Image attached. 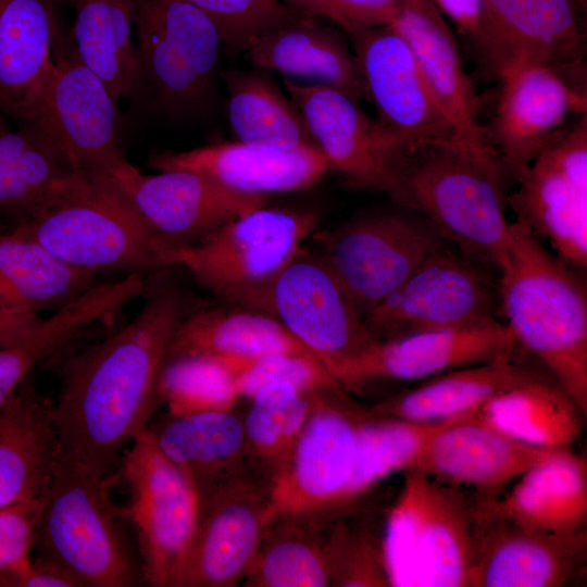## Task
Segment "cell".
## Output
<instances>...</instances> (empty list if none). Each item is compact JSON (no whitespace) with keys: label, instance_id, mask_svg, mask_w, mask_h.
<instances>
[{"label":"cell","instance_id":"1","mask_svg":"<svg viewBox=\"0 0 587 587\" xmlns=\"http://www.w3.org/2000/svg\"><path fill=\"white\" fill-rule=\"evenodd\" d=\"M171 270L148 280L136 317L63 367L52 410L60 449L99 478H112L126 449L147 428L172 337L190 313Z\"/></svg>","mask_w":587,"mask_h":587},{"label":"cell","instance_id":"2","mask_svg":"<svg viewBox=\"0 0 587 587\" xmlns=\"http://www.w3.org/2000/svg\"><path fill=\"white\" fill-rule=\"evenodd\" d=\"M503 171L489 148L465 139L407 143L385 192L424 217L466 257L498 274L510 237Z\"/></svg>","mask_w":587,"mask_h":587},{"label":"cell","instance_id":"3","mask_svg":"<svg viewBox=\"0 0 587 587\" xmlns=\"http://www.w3.org/2000/svg\"><path fill=\"white\" fill-rule=\"evenodd\" d=\"M499 311L517 346L534 354L587 414V292L575 268L528 227L510 223L498 274Z\"/></svg>","mask_w":587,"mask_h":587},{"label":"cell","instance_id":"4","mask_svg":"<svg viewBox=\"0 0 587 587\" xmlns=\"http://www.w3.org/2000/svg\"><path fill=\"white\" fill-rule=\"evenodd\" d=\"M59 448L39 500V557L63 570L76 587H130L143 583L111 501L109 483Z\"/></svg>","mask_w":587,"mask_h":587},{"label":"cell","instance_id":"5","mask_svg":"<svg viewBox=\"0 0 587 587\" xmlns=\"http://www.w3.org/2000/svg\"><path fill=\"white\" fill-rule=\"evenodd\" d=\"M477 511L462 488L410 469L383 525L389 587H471Z\"/></svg>","mask_w":587,"mask_h":587},{"label":"cell","instance_id":"6","mask_svg":"<svg viewBox=\"0 0 587 587\" xmlns=\"http://www.w3.org/2000/svg\"><path fill=\"white\" fill-rule=\"evenodd\" d=\"M316 227L314 212L263 205L172 251L168 265L184 267L228 305L270 314L275 282Z\"/></svg>","mask_w":587,"mask_h":587},{"label":"cell","instance_id":"7","mask_svg":"<svg viewBox=\"0 0 587 587\" xmlns=\"http://www.w3.org/2000/svg\"><path fill=\"white\" fill-rule=\"evenodd\" d=\"M10 233L95 274H146L168 267L163 246L128 197L105 177L88 178Z\"/></svg>","mask_w":587,"mask_h":587},{"label":"cell","instance_id":"8","mask_svg":"<svg viewBox=\"0 0 587 587\" xmlns=\"http://www.w3.org/2000/svg\"><path fill=\"white\" fill-rule=\"evenodd\" d=\"M136 76L132 98L172 117L202 111L223 47L213 21L186 0H135Z\"/></svg>","mask_w":587,"mask_h":587},{"label":"cell","instance_id":"9","mask_svg":"<svg viewBox=\"0 0 587 587\" xmlns=\"http://www.w3.org/2000/svg\"><path fill=\"white\" fill-rule=\"evenodd\" d=\"M314 238L363 320L447 242L424 217L400 207L355 216Z\"/></svg>","mask_w":587,"mask_h":587},{"label":"cell","instance_id":"10","mask_svg":"<svg viewBox=\"0 0 587 587\" xmlns=\"http://www.w3.org/2000/svg\"><path fill=\"white\" fill-rule=\"evenodd\" d=\"M53 55L54 68L32 124L73 170L109 178L127 162L117 100L78 58L71 34L62 30Z\"/></svg>","mask_w":587,"mask_h":587},{"label":"cell","instance_id":"11","mask_svg":"<svg viewBox=\"0 0 587 587\" xmlns=\"http://www.w3.org/2000/svg\"><path fill=\"white\" fill-rule=\"evenodd\" d=\"M130 503L143 583L173 587L188 553L199 515V496L161 451L148 429L139 433L121 460Z\"/></svg>","mask_w":587,"mask_h":587},{"label":"cell","instance_id":"12","mask_svg":"<svg viewBox=\"0 0 587 587\" xmlns=\"http://www.w3.org/2000/svg\"><path fill=\"white\" fill-rule=\"evenodd\" d=\"M497 310V274L446 242L364 322L380 340L472 325L496 317Z\"/></svg>","mask_w":587,"mask_h":587},{"label":"cell","instance_id":"13","mask_svg":"<svg viewBox=\"0 0 587 587\" xmlns=\"http://www.w3.org/2000/svg\"><path fill=\"white\" fill-rule=\"evenodd\" d=\"M516 221L574 268L587 266V112L573 118L515 179Z\"/></svg>","mask_w":587,"mask_h":587},{"label":"cell","instance_id":"14","mask_svg":"<svg viewBox=\"0 0 587 587\" xmlns=\"http://www.w3.org/2000/svg\"><path fill=\"white\" fill-rule=\"evenodd\" d=\"M475 50L497 79L526 65L586 77L587 0H484Z\"/></svg>","mask_w":587,"mask_h":587},{"label":"cell","instance_id":"15","mask_svg":"<svg viewBox=\"0 0 587 587\" xmlns=\"http://www.w3.org/2000/svg\"><path fill=\"white\" fill-rule=\"evenodd\" d=\"M199 503L195 534L173 587H235L248 575L274 520L270 484L249 470Z\"/></svg>","mask_w":587,"mask_h":587},{"label":"cell","instance_id":"16","mask_svg":"<svg viewBox=\"0 0 587 587\" xmlns=\"http://www.w3.org/2000/svg\"><path fill=\"white\" fill-rule=\"evenodd\" d=\"M485 138L515 179L576 116L587 112L586 77L526 65L499 79Z\"/></svg>","mask_w":587,"mask_h":587},{"label":"cell","instance_id":"17","mask_svg":"<svg viewBox=\"0 0 587 587\" xmlns=\"http://www.w3.org/2000/svg\"><path fill=\"white\" fill-rule=\"evenodd\" d=\"M344 389L313 394V410L284 472L270 486L273 517H334L349 478L360 412Z\"/></svg>","mask_w":587,"mask_h":587},{"label":"cell","instance_id":"18","mask_svg":"<svg viewBox=\"0 0 587 587\" xmlns=\"http://www.w3.org/2000/svg\"><path fill=\"white\" fill-rule=\"evenodd\" d=\"M268 313L327 371L375 340L328 263L304 248L275 282Z\"/></svg>","mask_w":587,"mask_h":587},{"label":"cell","instance_id":"19","mask_svg":"<svg viewBox=\"0 0 587 587\" xmlns=\"http://www.w3.org/2000/svg\"><path fill=\"white\" fill-rule=\"evenodd\" d=\"M347 37L358 61L365 98L373 103L383 126L405 143L465 139L392 25Z\"/></svg>","mask_w":587,"mask_h":587},{"label":"cell","instance_id":"20","mask_svg":"<svg viewBox=\"0 0 587 587\" xmlns=\"http://www.w3.org/2000/svg\"><path fill=\"white\" fill-rule=\"evenodd\" d=\"M132 201L168 255L224 223L265 205V197L242 193L188 170L146 175L128 161L109 177ZM170 267V265H168Z\"/></svg>","mask_w":587,"mask_h":587},{"label":"cell","instance_id":"21","mask_svg":"<svg viewBox=\"0 0 587 587\" xmlns=\"http://www.w3.org/2000/svg\"><path fill=\"white\" fill-rule=\"evenodd\" d=\"M516 347L507 325L492 317L462 327L373 340L328 372L344 389L378 379L422 380L513 355Z\"/></svg>","mask_w":587,"mask_h":587},{"label":"cell","instance_id":"22","mask_svg":"<svg viewBox=\"0 0 587 587\" xmlns=\"http://www.w3.org/2000/svg\"><path fill=\"white\" fill-rule=\"evenodd\" d=\"M284 86L330 170L354 189L385 191L407 143L335 88L288 78Z\"/></svg>","mask_w":587,"mask_h":587},{"label":"cell","instance_id":"23","mask_svg":"<svg viewBox=\"0 0 587 587\" xmlns=\"http://www.w3.org/2000/svg\"><path fill=\"white\" fill-rule=\"evenodd\" d=\"M549 452L505 436L474 413L448 421L425 442L412 469L471 488L475 502L485 504Z\"/></svg>","mask_w":587,"mask_h":587},{"label":"cell","instance_id":"24","mask_svg":"<svg viewBox=\"0 0 587 587\" xmlns=\"http://www.w3.org/2000/svg\"><path fill=\"white\" fill-rule=\"evenodd\" d=\"M471 587H561L585 566L587 530H528L477 510Z\"/></svg>","mask_w":587,"mask_h":587},{"label":"cell","instance_id":"25","mask_svg":"<svg viewBox=\"0 0 587 587\" xmlns=\"http://www.w3.org/2000/svg\"><path fill=\"white\" fill-rule=\"evenodd\" d=\"M149 166L159 172L193 171L233 190L263 197L310 188L330 171L317 146L283 147L239 140L154 152Z\"/></svg>","mask_w":587,"mask_h":587},{"label":"cell","instance_id":"26","mask_svg":"<svg viewBox=\"0 0 587 587\" xmlns=\"http://www.w3.org/2000/svg\"><path fill=\"white\" fill-rule=\"evenodd\" d=\"M62 0H0V112L34 123L54 68Z\"/></svg>","mask_w":587,"mask_h":587},{"label":"cell","instance_id":"27","mask_svg":"<svg viewBox=\"0 0 587 587\" xmlns=\"http://www.w3.org/2000/svg\"><path fill=\"white\" fill-rule=\"evenodd\" d=\"M476 507L528 530L570 535L586 529V460L569 449L552 450L503 496Z\"/></svg>","mask_w":587,"mask_h":587},{"label":"cell","instance_id":"28","mask_svg":"<svg viewBox=\"0 0 587 587\" xmlns=\"http://www.w3.org/2000/svg\"><path fill=\"white\" fill-rule=\"evenodd\" d=\"M33 124L13 129L0 112V232L10 233L84 184Z\"/></svg>","mask_w":587,"mask_h":587},{"label":"cell","instance_id":"29","mask_svg":"<svg viewBox=\"0 0 587 587\" xmlns=\"http://www.w3.org/2000/svg\"><path fill=\"white\" fill-rule=\"evenodd\" d=\"M243 54L255 68L328 86L354 100L365 98L358 61L347 35L313 17L302 15L263 33Z\"/></svg>","mask_w":587,"mask_h":587},{"label":"cell","instance_id":"30","mask_svg":"<svg viewBox=\"0 0 587 587\" xmlns=\"http://www.w3.org/2000/svg\"><path fill=\"white\" fill-rule=\"evenodd\" d=\"M391 25L409 45L462 136L474 145L490 149L479 123V97L444 15L430 0H400L398 17Z\"/></svg>","mask_w":587,"mask_h":587},{"label":"cell","instance_id":"31","mask_svg":"<svg viewBox=\"0 0 587 587\" xmlns=\"http://www.w3.org/2000/svg\"><path fill=\"white\" fill-rule=\"evenodd\" d=\"M147 429L191 483L199 500L250 470L243 423L232 411L167 414L149 422Z\"/></svg>","mask_w":587,"mask_h":587},{"label":"cell","instance_id":"32","mask_svg":"<svg viewBox=\"0 0 587 587\" xmlns=\"http://www.w3.org/2000/svg\"><path fill=\"white\" fill-rule=\"evenodd\" d=\"M53 401L29 377L0 412V509L37 499L59 452Z\"/></svg>","mask_w":587,"mask_h":587},{"label":"cell","instance_id":"33","mask_svg":"<svg viewBox=\"0 0 587 587\" xmlns=\"http://www.w3.org/2000/svg\"><path fill=\"white\" fill-rule=\"evenodd\" d=\"M540 376L503 355L425 379L377 404L371 413L412 422H441L476 413L489 399Z\"/></svg>","mask_w":587,"mask_h":587},{"label":"cell","instance_id":"34","mask_svg":"<svg viewBox=\"0 0 587 587\" xmlns=\"http://www.w3.org/2000/svg\"><path fill=\"white\" fill-rule=\"evenodd\" d=\"M138 296L129 277L95 285L39 323L17 344L0 348V412L15 398L33 369L68 344L84 327L121 311Z\"/></svg>","mask_w":587,"mask_h":587},{"label":"cell","instance_id":"35","mask_svg":"<svg viewBox=\"0 0 587 587\" xmlns=\"http://www.w3.org/2000/svg\"><path fill=\"white\" fill-rule=\"evenodd\" d=\"M313 355L274 316L228 305L190 312L176 328L166 358L253 359L271 353Z\"/></svg>","mask_w":587,"mask_h":587},{"label":"cell","instance_id":"36","mask_svg":"<svg viewBox=\"0 0 587 587\" xmlns=\"http://www.w3.org/2000/svg\"><path fill=\"white\" fill-rule=\"evenodd\" d=\"M95 273L72 266L39 243L0 232V307L59 310L96 285Z\"/></svg>","mask_w":587,"mask_h":587},{"label":"cell","instance_id":"37","mask_svg":"<svg viewBox=\"0 0 587 587\" xmlns=\"http://www.w3.org/2000/svg\"><path fill=\"white\" fill-rule=\"evenodd\" d=\"M476 415L505 436L542 450H561L582 433L583 413L557 384L542 377L489 399Z\"/></svg>","mask_w":587,"mask_h":587},{"label":"cell","instance_id":"38","mask_svg":"<svg viewBox=\"0 0 587 587\" xmlns=\"http://www.w3.org/2000/svg\"><path fill=\"white\" fill-rule=\"evenodd\" d=\"M328 521L322 515L275 517L242 586H330Z\"/></svg>","mask_w":587,"mask_h":587},{"label":"cell","instance_id":"39","mask_svg":"<svg viewBox=\"0 0 587 587\" xmlns=\"http://www.w3.org/2000/svg\"><path fill=\"white\" fill-rule=\"evenodd\" d=\"M75 24L71 37L82 62L115 100L132 98L136 76L133 41L135 0H71Z\"/></svg>","mask_w":587,"mask_h":587},{"label":"cell","instance_id":"40","mask_svg":"<svg viewBox=\"0 0 587 587\" xmlns=\"http://www.w3.org/2000/svg\"><path fill=\"white\" fill-rule=\"evenodd\" d=\"M228 91V121L237 140L295 147L316 146L307 123L270 72L228 70L223 73Z\"/></svg>","mask_w":587,"mask_h":587},{"label":"cell","instance_id":"41","mask_svg":"<svg viewBox=\"0 0 587 587\" xmlns=\"http://www.w3.org/2000/svg\"><path fill=\"white\" fill-rule=\"evenodd\" d=\"M373 415L359 417L354 459L335 515L357 509L358 502L387 476L412 469L425 442L450 421L412 422Z\"/></svg>","mask_w":587,"mask_h":587},{"label":"cell","instance_id":"42","mask_svg":"<svg viewBox=\"0 0 587 587\" xmlns=\"http://www.w3.org/2000/svg\"><path fill=\"white\" fill-rule=\"evenodd\" d=\"M250 400L242 421L248 464L271 486L289 463L313 410V394L273 384Z\"/></svg>","mask_w":587,"mask_h":587},{"label":"cell","instance_id":"43","mask_svg":"<svg viewBox=\"0 0 587 587\" xmlns=\"http://www.w3.org/2000/svg\"><path fill=\"white\" fill-rule=\"evenodd\" d=\"M168 414L232 411L239 398L235 376L224 360L208 355L166 358L157 382Z\"/></svg>","mask_w":587,"mask_h":587},{"label":"cell","instance_id":"44","mask_svg":"<svg viewBox=\"0 0 587 587\" xmlns=\"http://www.w3.org/2000/svg\"><path fill=\"white\" fill-rule=\"evenodd\" d=\"M383 525L357 509L330 517L327 548L333 587H389Z\"/></svg>","mask_w":587,"mask_h":587},{"label":"cell","instance_id":"45","mask_svg":"<svg viewBox=\"0 0 587 587\" xmlns=\"http://www.w3.org/2000/svg\"><path fill=\"white\" fill-rule=\"evenodd\" d=\"M222 360L235 376L238 396L248 399L273 384H290L307 394L344 389L317 359L304 354L279 352Z\"/></svg>","mask_w":587,"mask_h":587},{"label":"cell","instance_id":"46","mask_svg":"<svg viewBox=\"0 0 587 587\" xmlns=\"http://www.w3.org/2000/svg\"><path fill=\"white\" fill-rule=\"evenodd\" d=\"M216 25L230 54L245 53L263 33L301 17L280 0H186Z\"/></svg>","mask_w":587,"mask_h":587},{"label":"cell","instance_id":"47","mask_svg":"<svg viewBox=\"0 0 587 587\" xmlns=\"http://www.w3.org/2000/svg\"><path fill=\"white\" fill-rule=\"evenodd\" d=\"M309 17L328 20L347 36L395 23L400 0H280Z\"/></svg>","mask_w":587,"mask_h":587},{"label":"cell","instance_id":"48","mask_svg":"<svg viewBox=\"0 0 587 587\" xmlns=\"http://www.w3.org/2000/svg\"><path fill=\"white\" fill-rule=\"evenodd\" d=\"M38 514V498L0 509V572L33 563Z\"/></svg>","mask_w":587,"mask_h":587},{"label":"cell","instance_id":"49","mask_svg":"<svg viewBox=\"0 0 587 587\" xmlns=\"http://www.w3.org/2000/svg\"><path fill=\"white\" fill-rule=\"evenodd\" d=\"M0 587H76V585L58 565L38 557L25 569L0 572Z\"/></svg>","mask_w":587,"mask_h":587},{"label":"cell","instance_id":"50","mask_svg":"<svg viewBox=\"0 0 587 587\" xmlns=\"http://www.w3.org/2000/svg\"><path fill=\"white\" fill-rule=\"evenodd\" d=\"M475 48L484 26V0H430Z\"/></svg>","mask_w":587,"mask_h":587},{"label":"cell","instance_id":"51","mask_svg":"<svg viewBox=\"0 0 587 587\" xmlns=\"http://www.w3.org/2000/svg\"><path fill=\"white\" fill-rule=\"evenodd\" d=\"M40 320L37 313L14 312L0 307V348L21 341Z\"/></svg>","mask_w":587,"mask_h":587}]
</instances>
